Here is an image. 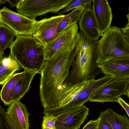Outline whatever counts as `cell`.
<instances>
[{
  "label": "cell",
  "mask_w": 129,
  "mask_h": 129,
  "mask_svg": "<svg viewBox=\"0 0 129 129\" xmlns=\"http://www.w3.org/2000/svg\"><path fill=\"white\" fill-rule=\"evenodd\" d=\"M74 49L56 58L46 60L44 66L40 74L39 94L44 109L57 107L59 91L75 57Z\"/></svg>",
  "instance_id": "cell-1"
},
{
  "label": "cell",
  "mask_w": 129,
  "mask_h": 129,
  "mask_svg": "<svg viewBox=\"0 0 129 129\" xmlns=\"http://www.w3.org/2000/svg\"><path fill=\"white\" fill-rule=\"evenodd\" d=\"M97 49V41L90 40L81 31L78 32L74 49L75 57L72 63V69L64 83L74 85L95 79L102 73L96 62Z\"/></svg>",
  "instance_id": "cell-2"
},
{
  "label": "cell",
  "mask_w": 129,
  "mask_h": 129,
  "mask_svg": "<svg viewBox=\"0 0 129 129\" xmlns=\"http://www.w3.org/2000/svg\"><path fill=\"white\" fill-rule=\"evenodd\" d=\"M45 48L33 36L17 35L9 48L22 68L40 74L46 61Z\"/></svg>",
  "instance_id": "cell-3"
},
{
  "label": "cell",
  "mask_w": 129,
  "mask_h": 129,
  "mask_svg": "<svg viewBox=\"0 0 129 129\" xmlns=\"http://www.w3.org/2000/svg\"><path fill=\"white\" fill-rule=\"evenodd\" d=\"M96 62L98 65L115 59L129 57V42L121 28L110 26L97 41Z\"/></svg>",
  "instance_id": "cell-4"
},
{
  "label": "cell",
  "mask_w": 129,
  "mask_h": 129,
  "mask_svg": "<svg viewBox=\"0 0 129 129\" xmlns=\"http://www.w3.org/2000/svg\"><path fill=\"white\" fill-rule=\"evenodd\" d=\"M74 0H20L17 12L31 19L48 13H57L67 7Z\"/></svg>",
  "instance_id": "cell-5"
},
{
  "label": "cell",
  "mask_w": 129,
  "mask_h": 129,
  "mask_svg": "<svg viewBox=\"0 0 129 129\" xmlns=\"http://www.w3.org/2000/svg\"><path fill=\"white\" fill-rule=\"evenodd\" d=\"M76 23L60 32L45 46L44 55L46 60L56 58L69 51L75 49L78 32Z\"/></svg>",
  "instance_id": "cell-6"
},
{
  "label": "cell",
  "mask_w": 129,
  "mask_h": 129,
  "mask_svg": "<svg viewBox=\"0 0 129 129\" xmlns=\"http://www.w3.org/2000/svg\"><path fill=\"white\" fill-rule=\"evenodd\" d=\"M0 22L14 31L17 35L33 36L38 21L4 7L0 10Z\"/></svg>",
  "instance_id": "cell-7"
},
{
  "label": "cell",
  "mask_w": 129,
  "mask_h": 129,
  "mask_svg": "<svg viewBox=\"0 0 129 129\" xmlns=\"http://www.w3.org/2000/svg\"><path fill=\"white\" fill-rule=\"evenodd\" d=\"M129 84V79H114L102 86L91 95L89 101L101 103L117 102L118 98L126 95V89Z\"/></svg>",
  "instance_id": "cell-8"
},
{
  "label": "cell",
  "mask_w": 129,
  "mask_h": 129,
  "mask_svg": "<svg viewBox=\"0 0 129 129\" xmlns=\"http://www.w3.org/2000/svg\"><path fill=\"white\" fill-rule=\"evenodd\" d=\"M89 109L81 106L55 116L56 129H78L89 115Z\"/></svg>",
  "instance_id": "cell-9"
},
{
  "label": "cell",
  "mask_w": 129,
  "mask_h": 129,
  "mask_svg": "<svg viewBox=\"0 0 129 129\" xmlns=\"http://www.w3.org/2000/svg\"><path fill=\"white\" fill-rule=\"evenodd\" d=\"M65 15L45 18L38 21L33 36L45 46L59 34L57 31L58 25Z\"/></svg>",
  "instance_id": "cell-10"
},
{
  "label": "cell",
  "mask_w": 129,
  "mask_h": 129,
  "mask_svg": "<svg viewBox=\"0 0 129 129\" xmlns=\"http://www.w3.org/2000/svg\"><path fill=\"white\" fill-rule=\"evenodd\" d=\"M101 73L115 79H129V57L111 60L98 65Z\"/></svg>",
  "instance_id": "cell-11"
},
{
  "label": "cell",
  "mask_w": 129,
  "mask_h": 129,
  "mask_svg": "<svg viewBox=\"0 0 129 129\" xmlns=\"http://www.w3.org/2000/svg\"><path fill=\"white\" fill-rule=\"evenodd\" d=\"M92 10L98 26L104 33L110 27L113 15L107 0H93Z\"/></svg>",
  "instance_id": "cell-12"
},
{
  "label": "cell",
  "mask_w": 129,
  "mask_h": 129,
  "mask_svg": "<svg viewBox=\"0 0 129 129\" xmlns=\"http://www.w3.org/2000/svg\"><path fill=\"white\" fill-rule=\"evenodd\" d=\"M78 23L80 30L91 41L97 42L103 35L98 26L91 9H85Z\"/></svg>",
  "instance_id": "cell-13"
},
{
  "label": "cell",
  "mask_w": 129,
  "mask_h": 129,
  "mask_svg": "<svg viewBox=\"0 0 129 129\" xmlns=\"http://www.w3.org/2000/svg\"><path fill=\"white\" fill-rule=\"evenodd\" d=\"M93 79L83 81L73 85H68L64 83L58 94L57 107L65 105L76 100Z\"/></svg>",
  "instance_id": "cell-14"
},
{
  "label": "cell",
  "mask_w": 129,
  "mask_h": 129,
  "mask_svg": "<svg viewBox=\"0 0 129 129\" xmlns=\"http://www.w3.org/2000/svg\"><path fill=\"white\" fill-rule=\"evenodd\" d=\"M6 111L11 121L19 129H29L30 113L25 105L20 101L12 103Z\"/></svg>",
  "instance_id": "cell-15"
},
{
  "label": "cell",
  "mask_w": 129,
  "mask_h": 129,
  "mask_svg": "<svg viewBox=\"0 0 129 129\" xmlns=\"http://www.w3.org/2000/svg\"><path fill=\"white\" fill-rule=\"evenodd\" d=\"M22 68L11 53L0 58V85H3L16 71Z\"/></svg>",
  "instance_id": "cell-16"
},
{
  "label": "cell",
  "mask_w": 129,
  "mask_h": 129,
  "mask_svg": "<svg viewBox=\"0 0 129 129\" xmlns=\"http://www.w3.org/2000/svg\"><path fill=\"white\" fill-rule=\"evenodd\" d=\"M24 74L16 83L12 95V103L20 101V100L28 92L30 87L31 81L36 73L24 69Z\"/></svg>",
  "instance_id": "cell-17"
},
{
  "label": "cell",
  "mask_w": 129,
  "mask_h": 129,
  "mask_svg": "<svg viewBox=\"0 0 129 129\" xmlns=\"http://www.w3.org/2000/svg\"><path fill=\"white\" fill-rule=\"evenodd\" d=\"M99 116L107 122L112 129H129V119L125 115H120L111 108L100 112Z\"/></svg>",
  "instance_id": "cell-18"
},
{
  "label": "cell",
  "mask_w": 129,
  "mask_h": 129,
  "mask_svg": "<svg viewBox=\"0 0 129 129\" xmlns=\"http://www.w3.org/2000/svg\"><path fill=\"white\" fill-rule=\"evenodd\" d=\"M23 72L13 75L3 85L0 93L1 100L5 106H10L12 103V95L14 87L24 74Z\"/></svg>",
  "instance_id": "cell-19"
},
{
  "label": "cell",
  "mask_w": 129,
  "mask_h": 129,
  "mask_svg": "<svg viewBox=\"0 0 129 129\" xmlns=\"http://www.w3.org/2000/svg\"><path fill=\"white\" fill-rule=\"evenodd\" d=\"M17 36L14 31L0 22V58L3 56L5 50L9 48Z\"/></svg>",
  "instance_id": "cell-20"
},
{
  "label": "cell",
  "mask_w": 129,
  "mask_h": 129,
  "mask_svg": "<svg viewBox=\"0 0 129 129\" xmlns=\"http://www.w3.org/2000/svg\"><path fill=\"white\" fill-rule=\"evenodd\" d=\"M85 9L82 7L77 8L73 10L69 14L65 15L58 25L57 32L59 33L65 28L77 23L80 20Z\"/></svg>",
  "instance_id": "cell-21"
},
{
  "label": "cell",
  "mask_w": 129,
  "mask_h": 129,
  "mask_svg": "<svg viewBox=\"0 0 129 129\" xmlns=\"http://www.w3.org/2000/svg\"><path fill=\"white\" fill-rule=\"evenodd\" d=\"M92 0H74L67 8L57 13L58 15H63L69 11L75 8L80 7H84L85 9H91L92 6L91 3Z\"/></svg>",
  "instance_id": "cell-22"
},
{
  "label": "cell",
  "mask_w": 129,
  "mask_h": 129,
  "mask_svg": "<svg viewBox=\"0 0 129 129\" xmlns=\"http://www.w3.org/2000/svg\"><path fill=\"white\" fill-rule=\"evenodd\" d=\"M0 129H19L13 123L6 111L0 105Z\"/></svg>",
  "instance_id": "cell-23"
},
{
  "label": "cell",
  "mask_w": 129,
  "mask_h": 129,
  "mask_svg": "<svg viewBox=\"0 0 129 129\" xmlns=\"http://www.w3.org/2000/svg\"><path fill=\"white\" fill-rule=\"evenodd\" d=\"M45 115L43 118L42 129H56L55 126L56 116L51 114Z\"/></svg>",
  "instance_id": "cell-24"
},
{
  "label": "cell",
  "mask_w": 129,
  "mask_h": 129,
  "mask_svg": "<svg viewBox=\"0 0 129 129\" xmlns=\"http://www.w3.org/2000/svg\"><path fill=\"white\" fill-rule=\"evenodd\" d=\"M97 129H112L110 125L102 117H99Z\"/></svg>",
  "instance_id": "cell-25"
},
{
  "label": "cell",
  "mask_w": 129,
  "mask_h": 129,
  "mask_svg": "<svg viewBox=\"0 0 129 129\" xmlns=\"http://www.w3.org/2000/svg\"><path fill=\"white\" fill-rule=\"evenodd\" d=\"M98 121V118L95 120L89 121L82 129H97Z\"/></svg>",
  "instance_id": "cell-26"
},
{
  "label": "cell",
  "mask_w": 129,
  "mask_h": 129,
  "mask_svg": "<svg viewBox=\"0 0 129 129\" xmlns=\"http://www.w3.org/2000/svg\"><path fill=\"white\" fill-rule=\"evenodd\" d=\"M117 102L124 109L129 117V104L126 102L120 96L118 98Z\"/></svg>",
  "instance_id": "cell-27"
},
{
  "label": "cell",
  "mask_w": 129,
  "mask_h": 129,
  "mask_svg": "<svg viewBox=\"0 0 129 129\" xmlns=\"http://www.w3.org/2000/svg\"><path fill=\"white\" fill-rule=\"evenodd\" d=\"M126 17L128 22L124 27L121 28V29L124 35H129V13L126 15Z\"/></svg>",
  "instance_id": "cell-28"
},
{
  "label": "cell",
  "mask_w": 129,
  "mask_h": 129,
  "mask_svg": "<svg viewBox=\"0 0 129 129\" xmlns=\"http://www.w3.org/2000/svg\"><path fill=\"white\" fill-rule=\"evenodd\" d=\"M7 1L10 4L11 7L13 8L14 7H16L19 1L18 0H7Z\"/></svg>",
  "instance_id": "cell-29"
},
{
  "label": "cell",
  "mask_w": 129,
  "mask_h": 129,
  "mask_svg": "<svg viewBox=\"0 0 129 129\" xmlns=\"http://www.w3.org/2000/svg\"><path fill=\"white\" fill-rule=\"evenodd\" d=\"M128 98L129 99V84L126 89V95Z\"/></svg>",
  "instance_id": "cell-30"
},
{
  "label": "cell",
  "mask_w": 129,
  "mask_h": 129,
  "mask_svg": "<svg viewBox=\"0 0 129 129\" xmlns=\"http://www.w3.org/2000/svg\"><path fill=\"white\" fill-rule=\"evenodd\" d=\"M7 2H8L7 0H0V5L5 4Z\"/></svg>",
  "instance_id": "cell-31"
},
{
  "label": "cell",
  "mask_w": 129,
  "mask_h": 129,
  "mask_svg": "<svg viewBox=\"0 0 129 129\" xmlns=\"http://www.w3.org/2000/svg\"><path fill=\"white\" fill-rule=\"evenodd\" d=\"M124 35L125 39L129 42V35L124 34Z\"/></svg>",
  "instance_id": "cell-32"
},
{
  "label": "cell",
  "mask_w": 129,
  "mask_h": 129,
  "mask_svg": "<svg viewBox=\"0 0 129 129\" xmlns=\"http://www.w3.org/2000/svg\"><path fill=\"white\" fill-rule=\"evenodd\" d=\"M128 12L129 13V5L128 7Z\"/></svg>",
  "instance_id": "cell-33"
}]
</instances>
